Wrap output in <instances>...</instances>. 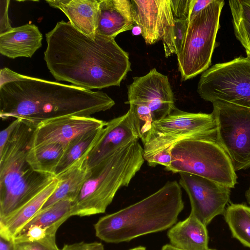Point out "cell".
<instances>
[{
    "label": "cell",
    "instance_id": "cell-1",
    "mask_svg": "<svg viewBox=\"0 0 250 250\" xmlns=\"http://www.w3.org/2000/svg\"><path fill=\"white\" fill-rule=\"evenodd\" d=\"M45 37L44 59L57 81L89 90L102 89L119 86L131 71L128 53L115 39L97 34L92 39L63 21Z\"/></svg>",
    "mask_w": 250,
    "mask_h": 250
},
{
    "label": "cell",
    "instance_id": "cell-2",
    "mask_svg": "<svg viewBox=\"0 0 250 250\" xmlns=\"http://www.w3.org/2000/svg\"><path fill=\"white\" fill-rule=\"evenodd\" d=\"M0 79L1 120L19 119L35 127L50 119L91 116L115 104L103 91L29 77L7 67L0 70Z\"/></svg>",
    "mask_w": 250,
    "mask_h": 250
},
{
    "label": "cell",
    "instance_id": "cell-3",
    "mask_svg": "<svg viewBox=\"0 0 250 250\" xmlns=\"http://www.w3.org/2000/svg\"><path fill=\"white\" fill-rule=\"evenodd\" d=\"M184 208L180 185L168 181L143 200L100 218L94 225L96 236L106 243H119L163 231L176 223Z\"/></svg>",
    "mask_w": 250,
    "mask_h": 250
},
{
    "label": "cell",
    "instance_id": "cell-4",
    "mask_svg": "<svg viewBox=\"0 0 250 250\" xmlns=\"http://www.w3.org/2000/svg\"><path fill=\"white\" fill-rule=\"evenodd\" d=\"M35 128L21 120L0 153V220L16 212L56 178L35 171L27 160Z\"/></svg>",
    "mask_w": 250,
    "mask_h": 250
},
{
    "label": "cell",
    "instance_id": "cell-5",
    "mask_svg": "<svg viewBox=\"0 0 250 250\" xmlns=\"http://www.w3.org/2000/svg\"><path fill=\"white\" fill-rule=\"evenodd\" d=\"M144 154V148L135 141L91 168V176L73 202L72 216L105 212L118 190L127 187L141 169Z\"/></svg>",
    "mask_w": 250,
    "mask_h": 250
},
{
    "label": "cell",
    "instance_id": "cell-6",
    "mask_svg": "<svg viewBox=\"0 0 250 250\" xmlns=\"http://www.w3.org/2000/svg\"><path fill=\"white\" fill-rule=\"evenodd\" d=\"M171 162L165 168L173 173L186 172L234 188L237 176L226 152L216 141L188 138L174 144Z\"/></svg>",
    "mask_w": 250,
    "mask_h": 250
},
{
    "label": "cell",
    "instance_id": "cell-7",
    "mask_svg": "<svg viewBox=\"0 0 250 250\" xmlns=\"http://www.w3.org/2000/svg\"><path fill=\"white\" fill-rule=\"evenodd\" d=\"M224 5V0H213L188 20L181 49L176 55L182 80L195 77L210 66Z\"/></svg>",
    "mask_w": 250,
    "mask_h": 250
},
{
    "label": "cell",
    "instance_id": "cell-8",
    "mask_svg": "<svg viewBox=\"0 0 250 250\" xmlns=\"http://www.w3.org/2000/svg\"><path fill=\"white\" fill-rule=\"evenodd\" d=\"M192 138L218 142L213 114L188 112L176 107L165 118L152 122L146 137L142 142L145 160L160 151L171 152L172 146L176 143Z\"/></svg>",
    "mask_w": 250,
    "mask_h": 250
},
{
    "label": "cell",
    "instance_id": "cell-9",
    "mask_svg": "<svg viewBox=\"0 0 250 250\" xmlns=\"http://www.w3.org/2000/svg\"><path fill=\"white\" fill-rule=\"evenodd\" d=\"M197 92L211 103L223 101L250 107V60L240 56L214 64L201 76Z\"/></svg>",
    "mask_w": 250,
    "mask_h": 250
},
{
    "label": "cell",
    "instance_id": "cell-10",
    "mask_svg": "<svg viewBox=\"0 0 250 250\" xmlns=\"http://www.w3.org/2000/svg\"><path fill=\"white\" fill-rule=\"evenodd\" d=\"M212 104L217 141L235 171L250 167V107L223 101Z\"/></svg>",
    "mask_w": 250,
    "mask_h": 250
},
{
    "label": "cell",
    "instance_id": "cell-11",
    "mask_svg": "<svg viewBox=\"0 0 250 250\" xmlns=\"http://www.w3.org/2000/svg\"><path fill=\"white\" fill-rule=\"evenodd\" d=\"M135 24L147 44L161 40L166 57L174 54V19L170 0H130Z\"/></svg>",
    "mask_w": 250,
    "mask_h": 250
},
{
    "label": "cell",
    "instance_id": "cell-12",
    "mask_svg": "<svg viewBox=\"0 0 250 250\" xmlns=\"http://www.w3.org/2000/svg\"><path fill=\"white\" fill-rule=\"evenodd\" d=\"M179 174V184L190 200V214L206 226L216 216L223 215L229 201L231 188L194 174Z\"/></svg>",
    "mask_w": 250,
    "mask_h": 250
},
{
    "label": "cell",
    "instance_id": "cell-13",
    "mask_svg": "<svg viewBox=\"0 0 250 250\" xmlns=\"http://www.w3.org/2000/svg\"><path fill=\"white\" fill-rule=\"evenodd\" d=\"M127 86L128 100L125 104H138L148 107L153 121L163 119L176 107L167 76L153 68L146 75L133 78Z\"/></svg>",
    "mask_w": 250,
    "mask_h": 250
},
{
    "label": "cell",
    "instance_id": "cell-14",
    "mask_svg": "<svg viewBox=\"0 0 250 250\" xmlns=\"http://www.w3.org/2000/svg\"><path fill=\"white\" fill-rule=\"evenodd\" d=\"M106 122L91 116H70L43 121L35 127L31 148L59 143L67 146L79 136L103 127Z\"/></svg>",
    "mask_w": 250,
    "mask_h": 250
},
{
    "label": "cell",
    "instance_id": "cell-15",
    "mask_svg": "<svg viewBox=\"0 0 250 250\" xmlns=\"http://www.w3.org/2000/svg\"><path fill=\"white\" fill-rule=\"evenodd\" d=\"M139 139L129 110L106 122L100 137L88 155L89 167L93 168L123 147Z\"/></svg>",
    "mask_w": 250,
    "mask_h": 250
},
{
    "label": "cell",
    "instance_id": "cell-16",
    "mask_svg": "<svg viewBox=\"0 0 250 250\" xmlns=\"http://www.w3.org/2000/svg\"><path fill=\"white\" fill-rule=\"evenodd\" d=\"M96 34L115 39L120 33L132 30L135 24L130 0H99Z\"/></svg>",
    "mask_w": 250,
    "mask_h": 250
},
{
    "label": "cell",
    "instance_id": "cell-17",
    "mask_svg": "<svg viewBox=\"0 0 250 250\" xmlns=\"http://www.w3.org/2000/svg\"><path fill=\"white\" fill-rule=\"evenodd\" d=\"M95 145L67 169L55 176L59 180L58 186L40 211L64 199L73 202L75 200L83 184L91 175L92 169L89 167L87 157Z\"/></svg>",
    "mask_w": 250,
    "mask_h": 250
},
{
    "label": "cell",
    "instance_id": "cell-18",
    "mask_svg": "<svg viewBox=\"0 0 250 250\" xmlns=\"http://www.w3.org/2000/svg\"><path fill=\"white\" fill-rule=\"evenodd\" d=\"M46 2L50 6L62 11L75 29L95 38L99 17V0H47Z\"/></svg>",
    "mask_w": 250,
    "mask_h": 250
},
{
    "label": "cell",
    "instance_id": "cell-19",
    "mask_svg": "<svg viewBox=\"0 0 250 250\" xmlns=\"http://www.w3.org/2000/svg\"><path fill=\"white\" fill-rule=\"evenodd\" d=\"M42 35L33 24L13 27L0 35V53L11 59L31 58L42 45Z\"/></svg>",
    "mask_w": 250,
    "mask_h": 250
},
{
    "label": "cell",
    "instance_id": "cell-20",
    "mask_svg": "<svg viewBox=\"0 0 250 250\" xmlns=\"http://www.w3.org/2000/svg\"><path fill=\"white\" fill-rule=\"evenodd\" d=\"M170 245L182 250H209L207 226L190 213L167 232Z\"/></svg>",
    "mask_w": 250,
    "mask_h": 250
},
{
    "label": "cell",
    "instance_id": "cell-21",
    "mask_svg": "<svg viewBox=\"0 0 250 250\" xmlns=\"http://www.w3.org/2000/svg\"><path fill=\"white\" fill-rule=\"evenodd\" d=\"M58 184L59 180L56 177L51 183L16 212L4 219L0 220V236L8 240L13 239L15 234L40 211Z\"/></svg>",
    "mask_w": 250,
    "mask_h": 250
},
{
    "label": "cell",
    "instance_id": "cell-22",
    "mask_svg": "<svg viewBox=\"0 0 250 250\" xmlns=\"http://www.w3.org/2000/svg\"><path fill=\"white\" fill-rule=\"evenodd\" d=\"M66 147L62 144L51 143L31 148L27 160L35 171L55 176Z\"/></svg>",
    "mask_w": 250,
    "mask_h": 250
},
{
    "label": "cell",
    "instance_id": "cell-23",
    "mask_svg": "<svg viewBox=\"0 0 250 250\" xmlns=\"http://www.w3.org/2000/svg\"><path fill=\"white\" fill-rule=\"evenodd\" d=\"M73 203V201L69 199L57 202L39 211L19 231L33 226L58 230L59 227L72 216Z\"/></svg>",
    "mask_w": 250,
    "mask_h": 250
},
{
    "label": "cell",
    "instance_id": "cell-24",
    "mask_svg": "<svg viewBox=\"0 0 250 250\" xmlns=\"http://www.w3.org/2000/svg\"><path fill=\"white\" fill-rule=\"evenodd\" d=\"M223 215L232 236L250 248V207L243 204H231Z\"/></svg>",
    "mask_w": 250,
    "mask_h": 250
},
{
    "label": "cell",
    "instance_id": "cell-25",
    "mask_svg": "<svg viewBox=\"0 0 250 250\" xmlns=\"http://www.w3.org/2000/svg\"><path fill=\"white\" fill-rule=\"evenodd\" d=\"M229 5L235 37L250 60V0H230Z\"/></svg>",
    "mask_w": 250,
    "mask_h": 250
},
{
    "label": "cell",
    "instance_id": "cell-26",
    "mask_svg": "<svg viewBox=\"0 0 250 250\" xmlns=\"http://www.w3.org/2000/svg\"><path fill=\"white\" fill-rule=\"evenodd\" d=\"M103 126L83 134L69 143L57 167L55 176L67 169L96 144Z\"/></svg>",
    "mask_w": 250,
    "mask_h": 250
},
{
    "label": "cell",
    "instance_id": "cell-27",
    "mask_svg": "<svg viewBox=\"0 0 250 250\" xmlns=\"http://www.w3.org/2000/svg\"><path fill=\"white\" fill-rule=\"evenodd\" d=\"M130 112L134 128L142 141L147 136L153 121L151 112L146 105L130 104Z\"/></svg>",
    "mask_w": 250,
    "mask_h": 250
},
{
    "label": "cell",
    "instance_id": "cell-28",
    "mask_svg": "<svg viewBox=\"0 0 250 250\" xmlns=\"http://www.w3.org/2000/svg\"><path fill=\"white\" fill-rule=\"evenodd\" d=\"M14 242L15 250H61L56 242L36 240H14Z\"/></svg>",
    "mask_w": 250,
    "mask_h": 250
},
{
    "label": "cell",
    "instance_id": "cell-29",
    "mask_svg": "<svg viewBox=\"0 0 250 250\" xmlns=\"http://www.w3.org/2000/svg\"><path fill=\"white\" fill-rule=\"evenodd\" d=\"M188 20L174 19L173 35L174 54L177 55L181 47L185 35L188 27Z\"/></svg>",
    "mask_w": 250,
    "mask_h": 250
},
{
    "label": "cell",
    "instance_id": "cell-30",
    "mask_svg": "<svg viewBox=\"0 0 250 250\" xmlns=\"http://www.w3.org/2000/svg\"><path fill=\"white\" fill-rule=\"evenodd\" d=\"M174 19H189L191 0H170Z\"/></svg>",
    "mask_w": 250,
    "mask_h": 250
},
{
    "label": "cell",
    "instance_id": "cell-31",
    "mask_svg": "<svg viewBox=\"0 0 250 250\" xmlns=\"http://www.w3.org/2000/svg\"><path fill=\"white\" fill-rule=\"evenodd\" d=\"M10 0H0V35L11 30L13 27L11 26L8 17V6Z\"/></svg>",
    "mask_w": 250,
    "mask_h": 250
},
{
    "label": "cell",
    "instance_id": "cell-32",
    "mask_svg": "<svg viewBox=\"0 0 250 250\" xmlns=\"http://www.w3.org/2000/svg\"><path fill=\"white\" fill-rule=\"evenodd\" d=\"M61 250H104L102 243L94 242L87 243L80 242L71 244H65Z\"/></svg>",
    "mask_w": 250,
    "mask_h": 250
},
{
    "label": "cell",
    "instance_id": "cell-33",
    "mask_svg": "<svg viewBox=\"0 0 250 250\" xmlns=\"http://www.w3.org/2000/svg\"><path fill=\"white\" fill-rule=\"evenodd\" d=\"M21 121L19 119H15L8 126L1 131L0 133V153L3 151L13 132Z\"/></svg>",
    "mask_w": 250,
    "mask_h": 250
},
{
    "label": "cell",
    "instance_id": "cell-34",
    "mask_svg": "<svg viewBox=\"0 0 250 250\" xmlns=\"http://www.w3.org/2000/svg\"><path fill=\"white\" fill-rule=\"evenodd\" d=\"M212 0H191L189 19L203 10L210 3Z\"/></svg>",
    "mask_w": 250,
    "mask_h": 250
},
{
    "label": "cell",
    "instance_id": "cell-35",
    "mask_svg": "<svg viewBox=\"0 0 250 250\" xmlns=\"http://www.w3.org/2000/svg\"><path fill=\"white\" fill-rule=\"evenodd\" d=\"M0 250H15L13 239L8 240L0 236Z\"/></svg>",
    "mask_w": 250,
    "mask_h": 250
},
{
    "label": "cell",
    "instance_id": "cell-36",
    "mask_svg": "<svg viewBox=\"0 0 250 250\" xmlns=\"http://www.w3.org/2000/svg\"><path fill=\"white\" fill-rule=\"evenodd\" d=\"M161 250H182L178 249H177L173 246H171L170 244H166L163 246ZM209 250H216L213 249H210Z\"/></svg>",
    "mask_w": 250,
    "mask_h": 250
},
{
    "label": "cell",
    "instance_id": "cell-37",
    "mask_svg": "<svg viewBox=\"0 0 250 250\" xmlns=\"http://www.w3.org/2000/svg\"><path fill=\"white\" fill-rule=\"evenodd\" d=\"M132 32L134 35H138L139 34L141 35V29L140 27L137 25L135 26H134L132 29Z\"/></svg>",
    "mask_w": 250,
    "mask_h": 250
},
{
    "label": "cell",
    "instance_id": "cell-38",
    "mask_svg": "<svg viewBox=\"0 0 250 250\" xmlns=\"http://www.w3.org/2000/svg\"><path fill=\"white\" fill-rule=\"evenodd\" d=\"M245 195L247 201L250 205V187L249 188V189L246 191Z\"/></svg>",
    "mask_w": 250,
    "mask_h": 250
},
{
    "label": "cell",
    "instance_id": "cell-39",
    "mask_svg": "<svg viewBox=\"0 0 250 250\" xmlns=\"http://www.w3.org/2000/svg\"><path fill=\"white\" fill-rule=\"evenodd\" d=\"M129 250H146V249L145 247L143 246H139L131 249H130Z\"/></svg>",
    "mask_w": 250,
    "mask_h": 250
}]
</instances>
